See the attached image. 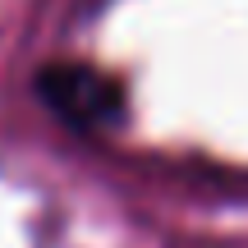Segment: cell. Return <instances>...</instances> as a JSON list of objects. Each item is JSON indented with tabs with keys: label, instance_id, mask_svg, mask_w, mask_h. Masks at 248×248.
Here are the masks:
<instances>
[{
	"label": "cell",
	"instance_id": "6da1fadb",
	"mask_svg": "<svg viewBox=\"0 0 248 248\" xmlns=\"http://www.w3.org/2000/svg\"><path fill=\"white\" fill-rule=\"evenodd\" d=\"M37 97L55 110L60 120L83 124V129H97L120 110L124 92L115 78L88 69V64H46L37 74Z\"/></svg>",
	"mask_w": 248,
	"mask_h": 248
}]
</instances>
